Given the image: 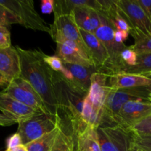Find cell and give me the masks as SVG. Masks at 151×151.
<instances>
[{"instance_id": "obj_1", "label": "cell", "mask_w": 151, "mask_h": 151, "mask_svg": "<svg viewBox=\"0 0 151 151\" xmlns=\"http://www.w3.org/2000/svg\"><path fill=\"white\" fill-rule=\"evenodd\" d=\"M20 58L21 77L28 81L42 99L49 114L59 116L55 92L56 72L44 61V53L39 49L24 50L16 46Z\"/></svg>"}, {"instance_id": "obj_2", "label": "cell", "mask_w": 151, "mask_h": 151, "mask_svg": "<svg viewBox=\"0 0 151 151\" xmlns=\"http://www.w3.org/2000/svg\"><path fill=\"white\" fill-rule=\"evenodd\" d=\"M55 92L59 108V116L68 123L66 128L73 136L84 129L87 125L82 120V109L87 94L77 91L63 78L56 72Z\"/></svg>"}, {"instance_id": "obj_3", "label": "cell", "mask_w": 151, "mask_h": 151, "mask_svg": "<svg viewBox=\"0 0 151 151\" xmlns=\"http://www.w3.org/2000/svg\"><path fill=\"white\" fill-rule=\"evenodd\" d=\"M109 75L95 72L91 77L90 90L84 99L82 109V120L86 125L98 128L102 125L105 100L111 89L107 85Z\"/></svg>"}, {"instance_id": "obj_4", "label": "cell", "mask_w": 151, "mask_h": 151, "mask_svg": "<svg viewBox=\"0 0 151 151\" xmlns=\"http://www.w3.org/2000/svg\"><path fill=\"white\" fill-rule=\"evenodd\" d=\"M150 95L151 86L124 89H112L105 100L101 126H113L115 116L126 103L139 100L150 101Z\"/></svg>"}, {"instance_id": "obj_5", "label": "cell", "mask_w": 151, "mask_h": 151, "mask_svg": "<svg viewBox=\"0 0 151 151\" xmlns=\"http://www.w3.org/2000/svg\"><path fill=\"white\" fill-rule=\"evenodd\" d=\"M101 24L94 32L95 35L102 42L109 55V60L105 69L101 73L107 75H113L121 73L123 69L120 55L127 47L124 44H118L114 38V28L112 22L105 16L99 14Z\"/></svg>"}, {"instance_id": "obj_6", "label": "cell", "mask_w": 151, "mask_h": 151, "mask_svg": "<svg viewBox=\"0 0 151 151\" xmlns=\"http://www.w3.org/2000/svg\"><path fill=\"white\" fill-rule=\"evenodd\" d=\"M0 4L5 7L13 16L16 24L28 29L50 34L49 25L41 17L34 7L32 0H0Z\"/></svg>"}, {"instance_id": "obj_7", "label": "cell", "mask_w": 151, "mask_h": 151, "mask_svg": "<svg viewBox=\"0 0 151 151\" xmlns=\"http://www.w3.org/2000/svg\"><path fill=\"white\" fill-rule=\"evenodd\" d=\"M50 35L55 42L69 41L73 43L78 46L84 56L91 61L90 52L81 36L73 12L68 14L54 16L53 23L50 25Z\"/></svg>"}, {"instance_id": "obj_8", "label": "cell", "mask_w": 151, "mask_h": 151, "mask_svg": "<svg viewBox=\"0 0 151 151\" xmlns=\"http://www.w3.org/2000/svg\"><path fill=\"white\" fill-rule=\"evenodd\" d=\"M118 13L130 27V34L135 41L151 35V22L136 0H115Z\"/></svg>"}, {"instance_id": "obj_9", "label": "cell", "mask_w": 151, "mask_h": 151, "mask_svg": "<svg viewBox=\"0 0 151 151\" xmlns=\"http://www.w3.org/2000/svg\"><path fill=\"white\" fill-rule=\"evenodd\" d=\"M62 124V119L59 116L40 113L19 123L16 133L19 134L22 144L25 145L53 131Z\"/></svg>"}, {"instance_id": "obj_10", "label": "cell", "mask_w": 151, "mask_h": 151, "mask_svg": "<svg viewBox=\"0 0 151 151\" xmlns=\"http://www.w3.org/2000/svg\"><path fill=\"white\" fill-rule=\"evenodd\" d=\"M1 92L10 96L22 104L41 113L49 114L41 97L33 88L32 86L22 77H19L9 83Z\"/></svg>"}, {"instance_id": "obj_11", "label": "cell", "mask_w": 151, "mask_h": 151, "mask_svg": "<svg viewBox=\"0 0 151 151\" xmlns=\"http://www.w3.org/2000/svg\"><path fill=\"white\" fill-rule=\"evenodd\" d=\"M151 114V102L132 100L126 103L114 119L113 125L129 130Z\"/></svg>"}, {"instance_id": "obj_12", "label": "cell", "mask_w": 151, "mask_h": 151, "mask_svg": "<svg viewBox=\"0 0 151 151\" xmlns=\"http://www.w3.org/2000/svg\"><path fill=\"white\" fill-rule=\"evenodd\" d=\"M102 151H130L131 133L117 125L101 126L97 129Z\"/></svg>"}, {"instance_id": "obj_13", "label": "cell", "mask_w": 151, "mask_h": 151, "mask_svg": "<svg viewBox=\"0 0 151 151\" xmlns=\"http://www.w3.org/2000/svg\"><path fill=\"white\" fill-rule=\"evenodd\" d=\"M0 111L2 114L18 124L41 113L1 91H0Z\"/></svg>"}, {"instance_id": "obj_14", "label": "cell", "mask_w": 151, "mask_h": 151, "mask_svg": "<svg viewBox=\"0 0 151 151\" xmlns=\"http://www.w3.org/2000/svg\"><path fill=\"white\" fill-rule=\"evenodd\" d=\"M81 36L88 48L93 67L98 72H102L109 60V55L103 44L94 33L80 29Z\"/></svg>"}, {"instance_id": "obj_15", "label": "cell", "mask_w": 151, "mask_h": 151, "mask_svg": "<svg viewBox=\"0 0 151 151\" xmlns=\"http://www.w3.org/2000/svg\"><path fill=\"white\" fill-rule=\"evenodd\" d=\"M0 73L9 83L21 77L20 58L16 47L0 49Z\"/></svg>"}, {"instance_id": "obj_16", "label": "cell", "mask_w": 151, "mask_h": 151, "mask_svg": "<svg viewBox=\"0 0 151 151\" xmlns=\"http://www.w3.org/2000/svg\"><path fill=\"white\" fill-rule=\"evenodd\" d=\"M65 67L72 75V81L69 83L75 89L81 93L87 94L91 85V77L96 72L93 66H84L81 65L70 64L63 62Z\"/></svg>"}, {"instance_id": "obj_17", "label": "cell", "mask_w": 151, "mask_h": 151, "mask_svg": "<svg viewBox=\"0 0 151 151\" xmlns=\"http://www.w3.org/2000/svg\"><path fill=\"white\" fill-rule=\"evenodd\" d=\"M56 56L65 63L87 67L93 66V63L84 56L78 46L69 41L56 43Z\"/></svg>"}, {"instance_id": "obj_18", "label": "cell", "mask_w": 151, "mask_h": 151, "mask_svg": "<svg viewBox=\"0 0 151 151\" xmlns=\"http://www.w3.org/2000/svg\"><path fill=\"white\" fill-rule=\"evenodd\" d=\"M107 85L113 90L151 86V79L142 75L120 73L110 75Z\"/></svg>"}, {"instance_id": "obj_19", "label": "cell", "mask_w": 151, "mask_h": 151, "mask_svg": "<svg viewBox=\"0 0 151 151\" xmlns=\"http://www.w3.org/2000/svg\"><path fill=\"white\" fill-rule=\"evenodd\" d=\"M98 128L91 125L85 128L73 137L76 151H102L97 133Z\"/></svg>"}, {"instance_id": "obj_20", "label": "cell", "mask_w": 151, "mask_h": 151, "mask_svg": "<svg viewBox=\"0 0 151 151\" xmlns=\"http://www.w3.org/2000/svg\"><path fill=\"white\" fill-rule=\"evenodd\" d=\"M72 12L80 29L94 33L100 25V16L96 10L87 7H75Z\"/></svg>"}, {"instance_id": "obj_21", "label": "cell", "mask_w": 151, "mask_h": 151, "mask_svg": "<svg viewBox=\"0 0 151 151\" xmlns=\"http://www.w3.org/2000/svg\"><path fill=\"white\" fill-rule=\"evenodd\" d=\"M64 124L59 125L53 131L44 134L40 138L25 145L28 151H51L56 142L57 136Z\"/></svg>"}, {"instance_id": "obj_22", "label": "cell", "mask_w": 151, "mask_h": 151, "mask_svg": "<svg viewBox=\"0 0 151 151\" xmlns=\"http://www.w3.org/2000/svg\"><path fill=\"white\" fill-rule=\"evenodd\" d=\"M51 151H76L73 136L64 125L58 134Z\"/></svg>"}, {"instance_id": "obj_23", "label": "cell", "mask_w": 151, "mask_h": 151, "mask_svg": "<svg viewBox=\"0 0 151 151\" xmlns=\"http://www.w3.org/2000/svg\"><path fill=\"white\" fill-rule=\"evenodd\" d=\"M150 72L151 53H144V54L138 55L137 60L134 66L124 68L121 73L142 75Z\"/></svg>"}, {"instance_id": "obj_24", "label": "cell", "mask_w": 151, "mask_h": 151, "mask_svg": "<svg viewBox=\"0 0 151 151\" xmlns=\"http://www.w3.org/2000/svg\"><path fill=\"white\" fill-rule=\"evenodd\" d=\"M130 151H151V137H139L131 133Z\"/></svg>"}, {"instance_id": "obj_25", "label": "cell", "mask_w": 151, "mask_h": 151, "mask_svg": "<svg viewBox=\"0 0 151 151\" xmlns=\"http://www.w3.org/2000/svg\"><path fill=\"white\" fill-rule=\"evenodd\" d=\"M130 132L142 137H151V114L132 127Z\"/></svg>"}, {"instance_id": "obj_26", "label": "cell", "mask_w": 151, "mask_h": 151, "mask_svg": "<svg viewBox=\"0 0 151 151\" xmlns=\"http://www.w3.org/2000/svg\"><path fill=\"white\" fill-rule=\"evenodd\" d=\"M130 48L137 55L151 53V35L139 41H135L133 45L130 46Z\"/></svg>"}, {"instance_id": "obj_27", "label": "cell", "mask_w": 151, "mask_h": 151, "mask_svg": "<svg viewBox=\"0 0 151 151\" xmlns=\"http://www.w3.org/2000/svg\"><path fill=\"white\" fill-rule=\"evenodd\" d=\"M137 55H138L132 49H130V47H126L120 55V58H121V63H122L123 69L126 67L134 66L136 63V60H137ZM122 70H121V72H122Z\"/></svg>"}, {"instance_id": "obj_28", "label": "cell", "mask_w": 151, "mask_h": 151, "mask_svg": "<svg viewBox=\"0 0 151 151\" xmlns=\"http://www.w3.org/2000/svg\"><path fill=\"white\" fill-rule=\"evenodd\" d=\"M13 24H16L14 18L5 7L0 4V27H7Z\"/></svg>"}, {"instance_id": "obj_29", "label": "cell", "mask_w": 151, "mask_h": 151, "mask_svg": "<svg viewBox=\"0 0 151 151\" xmlns=\"http://www.w3.org/2000/svg\"><path fill=\"white\" fill-rule=\"evenodd\" d=\"M11 47L10 33L7 27H0V49Z\"/></svg>"}, {"instance_id": "obj_30", "label": "cell", "mask_w": 151, "mask_h": 151, "mask_svg": "<svg viewBox=\"0 0 151 151\" xmlns=\"http://www.w3.org/2000/svg\"><path fill=\"white\" fill-rule=\"evenodd\" d=\"M22 144V139L21 137L19 136V134L18 133L13 134L10 137H9L6 140V146H7V149L8 148H12V147H16L18 145H20Z\"/></svg>"}, {"instance_id": "obj_31", "label": "cell", "mask_w": 151, "mask_h": 151, "mask_svg": "<svg viewBox=\"0 0 151 151\" xmlns=\"http://www.w3.org/2000/svg\"><path fill=\"white\" fill-rule=\"evenodd\" d=\"M55 0H42L41 1V13L44 14H50L54 11Z\"/></svg>"}, {"instance_id": "obj_32", "label": "cell", "mask_w": 151, "mask_h": 151, "mask_svg": "<svg viewBox=\"0 0 151 151\" xmlns=\"http://www.w3.org/2000/svg\"><path fill=\"white\" fill-rule=\"evenodd\" d=\"M136 1L151 22V0H136Z\"/></svg>"}, {"instance_id": "obj_33", "label": "cell", "mask_w": 151, "mask_h": 151, "mask_svg": "<svg viewBox=\"0 0 151 151\" xmlns=\"http://www.w3.org/2000/svg\"><path fill=\"white\" fill-rule=\"evenodd\" d=\"M129 32L126 31L122 30H117L115 29L114 32V38H115V41L118 44H124V41L127 40V38L129 36Z\"/></svg>"}, {"instance_id": "obj_34", "label": "cell", "mask_w": 151, "mask_h": 151, "mask_svg": "<svg viewBox=\"0 0 151 151\" xmlns=\"http://www.w3.org/2000/svg\"><path fill=\"white\" fill-rule=\"evenodd\" d=\"M14 124H16L14 121L7 117L2 114H0V125L1 126H10Z\"/></svg>"}, {"instance_id": "obj_35", "label": "cell", "mask_w": 151, "mask_h": 151, "mask_svg": "<svg viewBox=\"0 0 151 151\" xmlns=\"http://www.w3.org/2000/svg\"><path fill=\"white\" fill-rule=\"evenodd\" d=\"M5 151H28V150H27L26 146L25 145H20L12 147V148L6 149Z\"/></svg>"}, {"instance_id": "obj_36", "label": "cell", "mask_w": 151, "mask_h": 151, "mask_svg": "<svg viewBox=\"0 0 151 151\" xmlns=\"http://www.w3.org/2000/svg\"><path fill=\"white\" fill-rule=\"evenodd\" d=\"M8 84H9V81H7V78H6L2 74L0 73V86H7Z\"/></svg>"}, {"instance_id": "obj_37", "label": "cell", "mask_w": 151, "mask_h": 151, "mask_svg": "<svg viewBox=\"0 0 151 151\" xmlns=\"http://www.w3.org/2000/svg\"><path fill=\"white\" fill-rule=\"evenodd\" d=\"M144 75V76L147 77V78H149L151 79V72H148V73H146V74H144V75Z\"/></svg>"}, {"instance_id": "obj_38", "label": "cell", "mask_w": 151, "mask_h": 151, "mask_svg": "<svg viewBox=\"0 0 151 151\" xmlns=\"http://www.w3.org/2000/svg\"><path fill=\"white\" fill-rule=\"evenodd\" d=\"M150 102H151V95H150Z\"/></svg>"}]
</instances>
